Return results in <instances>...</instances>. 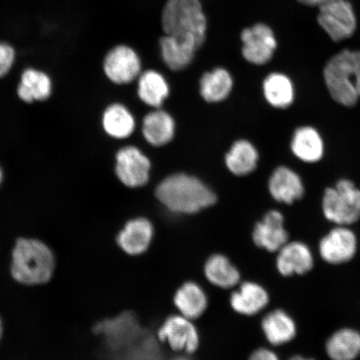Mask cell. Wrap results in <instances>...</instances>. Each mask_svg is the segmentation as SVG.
<instances>
[{
	"label": "cell",
	"mask_w": 360,
	"mask_h": 360,
	"mask_svg": "<svg viewBox=\"0 0 360 360\" xmlns=\"http://www.w3.org/2000/svg\"><path fill=\"white\" fill-rule=\"evenodd\" d=\"M57 270L53 250L39 238L20 236L11 248L8 272L12 280L22 287L49 285Z\"/></svg>",
	"instance_id": "6da1fadb"
},
{
	"label": "cell",
	"mask_w": 360,
	"mask_h": 360,
	"mask_svg": "<svg viewBox=\"0 0 360 360\" xmlns=\"http://www.w3.org/2000/svg\"><path fill=\"white\" fill-rule=\"evenodd\" d=\"M155 195L175 214H196L217 201L215 193L202 180L186 174H174L163 179L156 188Z\"/></svg>",
	"instance_id": "7a4b0ae2"
},
{
	"label": "cell",
	"mask_w": 360,
	"mask_h": 360,
	"mask_svg": "<svg viewBox=\"0 0 360 360\" xmlns=\"http://www.w3.org/2000/svg\"><path fill=\"white\" fill-rule=\"evenodd\" d=\"M323 79L333 100L345 107L356 105L360 98V51L338 53L328 61Z\"/></svg>",
	"instance_id": "3957f363"
},
{
	"label": "cell",
	"mask_w": 360,
	"mask_h": 360,
	"mask_svg": "<svg viewBox=\"0 0 360 360\" xmlns=\"http://www.w3.org/2000/svg\"><path fill=\"white\" fill-rule=\"evenodd\" d=\"M161 20L165 34L191 40L200 48L205 43L207 20L200 0H168Z\"/></svg>",
	"instance_id": "277c9868"
},
{
	"label": "cell",
	"mask_w": 360,
	"mask_h": 360,
	"mask_svg": "<svg viewBox=\"0 0 360 360\" xmlns=\"http://www.w3.org/2000/svg\"><path fill=\"white\" fill-rule=\"evenodd\" d=\"M325 217L340 226L357 222L360 218V190L349 179H340L326 188L322 200Z\"/></svg>",
	"instance_id": "5b68a950"
},
{
	"label": "cell",
	"mask_w": 360,
	"mask_h": 360,
	"mask_svg": "<svg viewBox=\"0 0 360 360\" xmlns=\"http://www.w3.org/2000/svg\"><path fill=\"white\" fill-rule=\"evenodd\" d=\"M319 7V24L332 40L340 42L354 34L357 20L348 0H327Z\"/></svg>",
	"instance_id": "8992f818"
},
{
	"label": "cell",
	"mask_w": 360,
	"mask_h": 360,
	"mask_svg": "<svg viewBox=\"0 0 360 360\" xmlns=\"http://www.w3.org/2000/svg\"><path fill=\"white\" fill-rule=\"evenodd\" d=\"M150 159L136 146H125L117 152L115 174L125 186H146L150 179Z\"/></svg>",
	"instance_id": "52a82bcc"
},
{
	"label": "cell",
	"mask_w": 360,
	"mask_h": 360,
	"mask_svg": "<svg viewBox=\"0 0 360 360\" xmlns=\"http://www.w3.org/2000/svg\"><path fill=\"white\" fill-rule=\"evenodd\" d=\"M103 70L112 83L127 84L141 75V58L132 48L120 44L107 53L103 60Z\"/></svg>",
	"instance_id": "ba28073f"
},
{
	"label": "cell",
	"mask_w": 360,
	"mask_h": 360,
	"mask_svg": "<svg viewBox=\"0 0 360 360\" xmlns=\"http://www.w3.org/2000/svg\"><path fill=\"white\" fill-rule=\"evenodd\" d=\"M241 40L243 57L255 65L267 64L271 60L277 48L274 31L262 22L243 30Z\"/></svg>",
	"instance_id": "9c48e42d"
},
{
	"label": "cell",
	"mask_w": 360,
	"mask_h": 360,
	"mask_svg": "<svg viewBox=\"0 0 360 360\" xmlns=\"http://www.w3.org/2000/svg\"><path fill=\"white\" fill-rule=\"evenodd\" d=\"M161 342L174 351L193 353L199 347L200 335L191 319L173 315L162 323L157 333Z\"/></svg>",
	"instance_id": "30bf717a"
},
{
	"label": "cell",
	"mask_w": 360,
	"mask_h": 360,
	"mask_svg": "<svg viewBox=\"0 0 360 360\" xmlns=\"http://www.w3.org/2000/svg\"><path fill=\"white\" fill-rule=\"evenodd\" d=\"M357 250V238L346 226H338L319 243V254L331 264H340L352 259Z\"/></svg>",
	"instance_id": "8fae6325"
},
{
	"label": "cell",
	"mask_w": 360,
	"mask_h": 360,
	"mask_svg": "<svg viewBox=\"0 0 360 360\" xmlns=\"http://www.w3.org/2000/svg\"><path fill=\"white\" fill-rule=\"evenodd\" d=\"M154 226L146 218L130 219L117 236L116 241L125 254L141 255L150 248L154 238Z\"/></svg>",
	"instance_id": "7c38bea8"
},
{
	"label": "cell",
	"mask_w": 360,
	"mask_h": 360,
	"mask_svg": "<svg viewBox=\"0 0 360 360\" xmlns=\"http://www.w3.org/2000/svg\"><path fill=\"white\" fill-rule=\"evenodd\" d=\"M53 91V80L46 72L36 68H27L22 72L16 94L25 103L47 101Z\"/></svg>",
	"instance_id": "4fadbf2b"
},
{
	"label": "cell",
	"mask_w": 360,
	"mask_h": 360,
	"mask_svg": "<svg viewBox=\"0 0 360 360\" xmlns=\"http://www.w3.org/2000/svg\"><path fill=\"white\" fill-rule=\"evenodd\" d=\"M283 220L285 219L280 211H269L254 229L253 240L255 245L269 252L280 250L289 240V235L283 226Z\"/></svg>",
	"instance_id": "5bb4252c"
},
{
	"label": "cell",
	"mask_w": 360,
	"mask_h": 360,
	"mask_svg": "<svg viewBox=\"0 0 360 360\" xmlns=\"http://www.w3.org/2000/svg\"><path fill=\"white\" fill-rule=\"evenodd\" d=\"M269 191L274 200L292 205L302 199L304 186L300 175L286 166L274 169L269 179Z\"/></svg>",
	"instance_id": "9a60e30c"
},
{
	"label": "cell",
	"mask_w": 360,
	"mask_h": 360,
	"mask_svg": "<svg viewBox=\"0 0 360 360\" xmlns=\"http://www.w3.org/2000/svg\"><path fill=\"white\" fill-rule=\"evenodd\" d=\"M94 331L105 337L110 347L120 349L132 343L137 336L138 326L132 314H124L98 322L94 326Z\"/></svg>",
	"instance_id": "2e32d148"
},
{
	"label": "cell",
	"mask_w": 360,
	"mask_h": 360,
	"mask_svg": "<svg viewBox=\"0 0 360 360\" xmlns=\"http://www.w3.org/2000/svg\"><path fill=\"white\" fill-rule=\"evenodd\" d=\"M314 258L309 248L299 241L286 243L280 250L276 266L282 276L304 274L313 268Z\"/></svg>",
	"instance_id": "e0dca14e"
},
{
	"label": "cell",
	"mask_w": 360,
	"mask_h": 360,
	"mask_svg": "<svg viewBox=\"0 0 360 360\" xmlns=\"http://www.w3.org/2000/svg\"><path fill=\"white\" fill-rule=\"evenodd\" d=\"M290 148L297 159L308 164L316 163L325 155V143L321 134L311 126H302L295 130Z\"/></svg>",
	"instance_id": "ac0fdd59"
},
{
	"label": "cell",
	"mask_w": 360,
	"mask_h": 360,
	"mask_svg": "<svg viewBox=\"0 0 360 360\" xmlns=\"http://www.w3.org/2000/svg\"><path fill=\"white\" fill-rule=\"evenodd\" d=\"M161 57L171 70L179 71L190 65L199 46L184 39L165 34L160 39Z\"/></svg>",
	"instance_id": "d6986e66"
},
{
	"label": "cell",
	"mask_w": 360,
	"mask_h": 360,
	"mask_svg": "<svg viewBox=\"0 0 360 360\" xmlns=\"http://www.w3.org/2000/svg\"><path fill=\"white\" fill-rule=\"evenodd\" d=\"M142 133L146 141L153 146L167 145L174 136V120L168 112L159 108L148 112L143 118Z\"/></svg>",
	"instance_id": "ffe728a7"
},
{
	"label": "cell",
	"mask_w": 360,
	"mask_h": 360,
	"mask_svg": "<svg viewBox=\"0 0 360 360\" xmlns=\"http://www.w3.org/2000/svg\"><path fill=\"white\" fill-rule=\"evenodd\" d=\"M266 290L258 283L245 282L232 292L231 305L236 312L251 316L263 310L269 303Z\"/></svg>",
	"instance_id": "44dd1931"
},
{
	"label": "cell",
	"mask_w": 360,
	"mask_h": 360,
	"mask_svg": "<svg viewBox=\"0 0 360 360\" xmlns=\"http://www.w3.org/2000/svg\"><path fill=\"white\" fill-rule=\"evenodd\" d=\"M174 303L180 314L192 321L205 313L208 306V298L198 283L186 282L175 292Z\"/></svg>",
	"instance_id": "7402d4cb"
},
{
	"label": "cell",
	"mask_w": 360,
	"mask_h": 360,
	"mask_svg": "<svg viewBox=\"0 0 360 360\" xmlns=\"http://www.w3.org/2000/svg\"><path fill=\"white\" fill-rule=\"evenodd\" d=\"M101 123L103 131L110 137L124 139L131 135L135 129V120L127 107L115 103L103 110Z\"/></svg>",
	"instance_id": "603a6c76"
},
{
	"label": "cell",
	"mask_w": 360,
	"mask_h": 360,
	"mask_svg": "<svg viewBox=\"0 0 360 360\" xmlns=\"http://www.w3.org/2000/svg\"><path fill=\"white\" fill-rule=\"evenodd\" d=\"M265 100L276 109H287L295 98V88L289 76L274 72L269 74L263 82Z\"/></svg>",
	"instance_id": "cb8c5ba5"
},
{
	"label": "cell",
	"mask_w": 360,
	"mask_h": 360,
	"mask_svg": "<svg viewBox=\"0 0 360 360\" xmlns=\"http://www.w3.org/2000/svg\"><path fill=\"white\" fill-rule=\"evenodd\" d=\"M259 152L253 143L245 139H240L233 143L225 155V165L233 174L245 176L257 168Z\"/></svg>",
	"instance_id": "d4e9b609"
},
{
	"label": "cell",
	"mask_w": 360,
	"mask_h": 360,
	"mask_svg": "<svg viewBox=\"0 0 360 360\" xmlns=\"http://www.w3.org/2000/svg\"><path fill=\"white\" fill-rule=\"evenodd\" d=\"M137 92L146 105L159 109L169 97V85L159 72L147 70L139 76Z\"/></svg>",
	"instance_id": "484cf974"
},
{
	"label": "cell",
	"mask_w": 360,
	"mask_h": 360,
	"mask_svg": "<svg viewBox=\"0 0 360 360\" xmlns=\"http://www.w3.org/2000/svg\"><path fill=\"white\" fill-rule=\"evenodd\" d=\"M204 271L207 280L221 289H231L240 281V273L236 265L221 254L211 255L205 262Z\"/></svg>",
	"instance_id": "4316f807"
},
{
	"label": "cell",
	"mask_w": 360,
	"mask_h": 360,
	"mask_svg": "<svg viewBox=\"0 0 360 360\" xmlns=\"http://www.w3.org/2000/svg\"><path fill=\"white\" fill-rule=\"evenodd\" d=\"M262 330L265 338L274 346L289 343L296 335L294 319L281 309L274 310L263 319Z\"/></svg>",
	"instance_id": "83f0119b"
},
{
	"label": "cell",
	"mask_w": 360,
	"mask_h": 360,
	"mask_svg": "<svg viewBox=\"0 0 360 360\" xmlns=\"http://www.w3.org/2000/svg\"><path fill=\"white\" fill-rule=\"evenodd\" d=\"M233 86L232 76L224 68H216L206 72L200 81L201 96L208 103H219L226 100Z\"/></svg>",
	"instance_id": "f1b7e54d"
},
{
	"label": "cell",
	"mask_w": 360,
	"mask_h": 360,
	"mask_svg": "<svg viewBox=\"0 0 360 360\" xmlns=\"http://www.w3.org/2000/svg\"><path fill=\"white\" fill-rule=\"evenodd\" d=\"M332 360H354L360 354V334L352 328H342L333 334L326 344Z\"/></svg>",
	"instance_id": "f546056e"
},
{
	"label": "cell",
	"mask_w": 360,
	"mask_h": 360,
	"mask_svg": "<svg viewBox=\"0 0 360 360\" xmlns=\"http://www.w3.org/2000/svg\"><path fill=\"white\" fill-rule=\"evenodd\" d=\"M16 60V52L11 44L0 41V79L10 74Z\"/></svg>",
	"instance_id": "4dcf8cb0"
},
{
	"label": "cell",
	"mask_w": 360,
	"mask_h": 360,
	"mask_svg": "<svg viewBox=\"0 0 360 360\" xmlns=\"http://www.w3.org/2000/svg\"><path fill=\"white\" fill-rule=\"evenodd\" d=\"M249 360H280V359L274 351L266 348H260L252 353Z\"/></svg>",
	"instance_id": "1f68e13d"
},
{
	"label": "cell",
	"mask_w": 360,
	"mask_h": 360,
	"mask_svg": "<svg viewBox=\"0 0 360 360\" xmlns=\"http://www.w3.org/2000/svg\"><path fill=\"white\" fill-rule=\"evenodd\" d=\"M300 4H304L308 6H319L322 4L327 1V0H298Z\"/></svg>",
	"instance_id": "d6a6232c"
},
{
	"label": "cell",
	"mask_w": 360,
	"mask_h": 360,
	"mask_svg": "<svg viewBox=\"0 0 360 360\" xmlns=\"http://www.w3.org/2000/svg\"><path fill=\"white\" fill-rule=\"evenodd\" d=\"M4 335V321L1 316H0V344H1V342L3 340Z\"/></svg>",
	"instance_id": "836d02e7"
},
{
	"label": "cell",
	"mask_w": 360,
	"mask_h": 360,
	"mask_svg": "<svg viewBox=\"0 0 360 360\" xmlns=\"http://www.w3.org/2000/svg\"><path fill=\"white\" fill-rule=\"evenodd\" d=\"M4 179V172L1 165H0V188H1Z\"/></svg>",
	"instance_id": "e575fe53"
},
{
	"label": "cell",
	"mask_w": 360,
	"mask_h": 360,
	"mask_svg": "<svg viewBox=\"0 0 360 360\" xmlns=\"http://www.w3.org/2000/svg\"><path fill=\"white\" fill-rule=\"evenodd\" d=\"M290 360H314V359L304 358L302 356H299V355H297V356H294V357L291 358Z\"/></svg>",
	"instance_id": "d590c367"
},
{
	"label": "cell",
	"mask_w": 360,
	"mask_h": 360,
	"mask_svg": "<svg viewBox=\"0 0 360 360\" xmlns=\"http://www.w3.org/2000/svg\"><path fill=\"white\" fill-rule=\"evenodd\" d=\"M173 360H190L186 357H178V358H175Z\"/></svg>",
	"instance_id": "8d00e7d4"
}]
</instances>
